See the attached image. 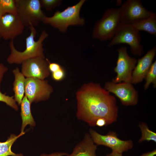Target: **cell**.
<instances>
[{
  "label": "cell",
  "instance_id": "19",
  "mask_svg": "<svg viewBox=\"0 0 156 156\" xmlns=\"http://www.w3.org/2000/svg\"><path fill=\"white\" fill-rule=\"evenodd\" d=\"M25 133L24 132H21L18 135L11 134L5 142H0V156H23L21 154H17L14 153L12 151L11 148L16 140Z\"/></svg>",
  "mask_w": 156,
  "mask_h": 156
},
{
  "label": "cell",
  "instance_id": "22",
  "mask_svg": "<svg viewBox=\"0 0 156 156\" xmlns=\"http://www.w3.org/2000/svg\"><path fill=\"white\" fill-rule=\"evenodd\" d=\"M145 83L144 85L145 90L148 88L151 83L153 84L154 88L156 87V62L153 63L149 70L148 72L145 79Z\"/></svg>",
  "mask_w": 156,
  "mask_h": 156
},
{
  "label": "cell",
  "instance_id": "4",
  "mask_svg": "<svg viewBox=\"0 0 156 156\" xmlns=\"http://www.w3.org/2000/svg\"><path fill=\"white\" fill-rule=\"evenodd\" d=\"M121 23L120 8L108 9L101 18L96 23L92 37L102 41L112 39Z\"/></svg>",
  "mask_w": 156,
  "mask_h": 156
},
{
  "label": "cell",
  "instance_id": "5",
  "mask_svg": "<svg viewBox=\"0 0 156 156\" xmlns=\"http://www.w3.org/2000/svg\"><path fill=\"white\" fill-rule=\"evenodd\" d=\"M140 40L139 31L131 25L122 23L108 46L127 44L130 47L131 52L133 55L140 56L144 52L143 47L141 44Z\"/></svg>",
  "mask_w": 156,
  "mask_h": 156
},
{
  "label": "cell",
  "instance_id": "14",
  "mask_svg": "<svg viewBox=\"0 0 156 156\" xmlns=\"http://www.w3.org/2000/svg\"><path fill=\"white\" fill-rule=\"evenodd\" d=\"M156 52L155 46L149 50L143 57L137 60V64L132 73V84L139 83L145 79L153 63Z\"/></svg>",
  "mask_w": 156,
  "mask_h": 156
},
{
  "label": "cell",
  "instance_id": "11",
  "mask_svg": "<svg viewBox=\"0 0 156 156\" xmlns=\"http://www.w3.org/2000/svg\"><path fill=\"white\" fill-rule=\"evenodd\" d=\"M52 91V88L47 81L32 77L25 79V96L31 104L47 99Z\"/></svg>",
  "mask_w": 156,
  "mask_h": 156
},
{
  "label": "cell",
  "instance_id": "16",
  "mask_svg": "<svg viewBox=\"0 0 156 156\" xmlns=\"http://www.w3.org/2000/svg\"><path fill=\"white\" fill-rule=\"evenodd\" d=\"M12 72L15 78L13 88L14 94V99L18 104L20 105L24 97L25 93V79L22 73L20 72L18 68L14 69Z\"/></svg>",
  "mask_w": 156,
  "mask_h": 156
},
{
  "label": "cell",
  "instance_id": "13",
  "mask_svg": "<svg viewBox=\"0 0 156 156\" xmlns=\"http://www.w3.org/2000/svg\"><path fill=\"white\" fill-rule=\"evenodd\" d=\"M25 27L17 14H7L0 17V34L5 40H13L23 34Z\"/></svg>",
  "mask_w": 156,
  "mask_h": 156
},
{
  "label": "cell",
  "instance_id": "2",
  "mask_svg": "<svg viewBox=\"0 0 156 156\" xmlns=\"http://www.w3.org/2000/svg\"><path fill=\"white\" fill-rule=\"evenodd\" d=\"M30 30L29 35L25 39L26 48L22 52L17 50L15 47L13 40H11L9 43L10 53L7 60L10 64H21L24 61L35 57H45L44 54L43 42L48 37V34L43 31L38 39L35 41L37 31L34 27H29Z\"/></svg>",
  "mask_w": 156,
  "mask_h": 156
},
{
  "label": "cell",
  "instance_id": "15",
  "mask_svg": "<svg viewBox=\"0 0 156 156\" xmlns=\"http://www.w3.org/2000/svg\"><path fill=\"white\" fill-rule=\"evenodd\" d=\"M97 145L93 141L89 134L86 133L82 140L75 146L72 153L68 156H96Z\"/></svg>",
  "mask_w": 156,
  "mask_h": 156
},
{
  "label": "cell",
  "instance_id": "7",
  "mask_svg": "<svg viewBox=\"0 0 156 156\" xmlns=\"http://www.w3.org/2000/svg\"><path fill=\"white\" fill-rule=\"evenodd\" d=\"M117 51L118 58L114 68L116 76L112 81L116 83L122 82L131 83L132 72L137 60L129 55L126 47H120Z\"/></svg>",
  "mask_w": 156,
  "mask_h": 156
},
{
  "label": "cell",
  "instance_id": "6",
  "mask_svg": "<svg viewBox=\"0 0 156 156\" xmlns=\"http://www.w3.org/2000/svg\"><path fill=\"white\" fill-rule=\"evenodd\" d=\"M17 14L25 27L37 25L46 16L40 0H15Z\"/></svg>",
  "mask_w": 156,
  "mask_h": 156
},
{
  "label": "cell",
  "instance_id": "9",
  "mask_svg": "<svg viewBox=\"0 0 156 156\" xmlns=\"http://www.w3.org/2000/svg\"><path fill=\"white\" fill-rule=\"evenodd\" d=\"M89 134L94 143L97 146L102 145L111 148L112 151L120 153L127 151L133 146L131 140H123L120 139L115 132L109 131L105 135H101L92 129Z\"/></svg>",
  "mask_w": 156,
  "mask_h": 156
},
{
  "label": "cell",
  "instance_id": "21",
  "mask_svg": "<svg viewBox=\"0 0 156 156\" xmlns=\"http://www.w3.org/2000/svg\"><path fill=\"white\" fill-rule=\"evenodd\" d=\"M139 127L142 133L141 136L138 140L139 143L145 141L148 142L152 141L156 142V133L150 130L145 123H140Z\"/></svg>",
  "mask_w": 156,
  "mask_h": 156
},
{
  "label": "cell",
  "instance_id": "23",
  "mask_svg": "<svg viewBox=\"0 0 156 156\" xmlns=\"http://www.w3.org/2000/svg\"><path fill=\"white\" fill-rule=\"evenodd\" d=\"M40 2L42 8L47 11H51L59 6L62 2L60 0H40Z\"/></svg>",
  "mask_w": 156,
  "mask_h": 156
},
{
  "label": "cell",
  "instance_id": "3",
  "mask_svg": "<svg viewBox=\"0 0 156 156\" xmlns=\"http://www.w3.org/2000/svg\"><path fill=\"white\" fill-rule=\"evenodd\" d=\"M85 0H81L73 5L68 6L62 11L58 10L51 16H45L42 22L49 24L63 33L67 31L70 25H82L85 20L80 16V12Z\"/></svg>",
  "mask_w": 156,
  "mask_h": 156
},
{
  "label": "cell",
  "instance_id": "12",
  "mask_svg": "<svg viewBox=\"0 0 156 156\" xmlns=\"http://www.w3.org/2000/svg\"><path fill=\"white\" fill-rule=\"evenodd\" d=\"M48 60L41 57L26 60L22 63L21 73L26 78L43 80L49 75Z\"/></svg>",
  "mask_w": 156,
  "mask_h": 156
},
{
  "label": "cell",
  "instance_id": "29",
  "mask_svg": "<svg viewBox=\"0 0 156 156\" xmlns=\"http://www.w3.org/2000/svg\"><path fill=\"white\" fill-rule=\"evenodd\" d=\"M68 155V154L65 153L55 152L50 154H43L41 155L40 156H63Z\"/></svg>",
  "mask_w": 156,
  "mask_h": 156
},
{
  "label": "cell",
  "instance_id": "8",
  "mask_svg": "<svg viewBox=\"0 0 156 156\" xmlns=\"http://www.w3.org/2000/svg\"><path fill=\"white\" fill-rule=\"evenodd\" d=\"M122 23L132 25L149 17L153 12L139 0H128L119 8Z\"/></svg>",
  "mask_w": 156,
  "mask_h": 156
},
{
  "label": "cell",
  "instance_id": "10",
  "mask_svg": "<svg viewBox=\"0 0 156 156\" xmlns=\"http://www.w3.org/2000/svg\"><path fill=\"white\" fill-rule=\"evenodd\" d=\"M104 89L114 94L124 105L133 106L136 105L138 101V92L131 83L122 82H106Z\"/></svg>",
  "mask_w": 156,
  "mask_h": 156
},
{
  "label": "cell",
  "instance_id": "31",
  "mask_svg": "<svg viewBox=\"0 0 156 156\" xmlns=\"http://www.w3.org/2000/svg\"><path fill=\"white\" fill-rule=\"evenodd\" d=\"M106 156H122V153L112 151V153L107 154Z\"/></svg>",
  "mask_w": 156,
  "mask_h": 156
},
{
  "label": "cell",
  "instance_id": "32",
  "mask_svg": "<svg viewBox=\"0 0 156 156\" xmlns=\"http://www.w3.org/2000/svg\"><path fill=\"white\" fill-rule=\"evenodd\" d=\"M1 35H0V39H1Z\"/></svg>",
  "mask_w": 156,
  "mask_h": 156
},
{
  "label": "cell",
  "instance_id": "25",
  "mask_svg": "<svg viewBox=\"0 0 156 156\" xmlns=\"http://www.w3.org/2000/svg\"><path fill=\"white\" fill-rule=\"evenodd\" d=\"M65 71L62 67L58 70L51 73L52 78L56 81L62 80L65 77Z\"/></svg>",
  "mask_w": 156,
  "mask_h": 156
},
{
  "label": "cell",
  "instance_id": "17",
  "mask_svg": "<svg viewBox=\"0 0 156 156\" xmlns=\"http://www.w3.org/2000/svg\"><path fill=\"white\" fill-rule=\"evenodd\" d=\"M31 103L25 96L21 103V115L22 120L21 132H24L26 126L29 125L31 127L35 125V123L32 116L30 108Z\"/></svg>",
  "mask_w": 156,
  "mask_h": 156
},
{
  "label": "cell",
  "instance_id": "30",
  "mask_svg": "<svg viewBox=\"0 0 156 156\" xmlns=\"http://www.w3.org/2000/svg\"><path fill=\"white\" fill-rule=\"evenodd\" d=\"M156 154V150H154L152 151L145 153L139 156H155Z\"/></svg>",
  "mask_w": 156,
  "mask_h": 156
},
{
  "label": "cell",
  "instance_id": "26",
  "mask_svg": "<svg viewBox=\"0 0 156 156\" xmlns=\"http://www.w3.org/2000/svg\"><path fill=\"white\" fill-rule=\"evenodd\" d=\"M62 67L59 64L55 62H51L48 60V68L49 72L51 73L58 70Z\"/></svg>",
  "mask_w": 156,
  "mask_h": 156
},
{
  "label": "cell",
  "instance_id": "28",
  "mask_svg": "<svg viewBox=\"0 0 156 156\" xmlns=\"http://www.w3.org/2000/svg\"><path fill=\"white\" fill-rule=\"evenodd\" d=\"M96 125L99 127H103L107 125L106 121L103 118H99L98 119L96 122Z\"/></svg>",
  "mask_w": 156,
  "mask_h": 156
},
{
  "label": "cell",
  "instance_id": "18",
  "mask_svg": "<svg viewBox=\"0 0 156 156\" xmlns=\"http://www.w3.org/2000/svg\"><path fill=\"white\" fill-rule=\"evenodd\" d=\"M138 31H143L156 36V14L152 12L148 18L132 25Z\"/></svg>",
  "mask_w": 156,
  "mask_h": 156
},
{
  "label": "cell",
  "instance_id": "24",
  "mask_svg": "<svg viewBox=\"0 0 156 156\" xmlns=\"http://www.w3.org/2000/svg\"><path fill=\"white\" fill-rule=\"evenodd\" d=\"M14 98V96L7 95L5 93H3L0 91V101L5 103L7 105L17 111L18 107Z\"/></svg>",
  "mask_w": 156,
  "mask_h": 156
},
{
  "label": "cell",
  "instance_id": "20",
  "mask_svg": "<svg viewBox=\"0 0 156 156\" xmlns=\"http://www.w3.org/2000/svg\"><path fill=\"white\" fill-rule=\"evenodd\" d=\"M7 14H17L15 0H0V17Z\"/></svg>",
  "mask_w": 156,
  "mask_h": 156
},
{
  "label": "cell",
  "instance_id": "1",
  "mask_svg": "<svg viewBox=\"0 0 156 156\" xmlns=\"http://www.w3.org/2000/svg\"><path fill=\"white\" fill-rule=\"evenodd\" d=\"M77 118L91 126L96 120L103 118L107 125L117 120L118 107L115 97L99 84L90 83L84 85L77 92Z\"/></svg>",
  "mask_w": 156,
  "mask_h": 156
},
{
  "label": "cell",
  "instance_id": "27",
  "mask_svg": "<svg viewBox=\"0 0 156 156\" xmlns=\"http://www.w3.org/2000/svg\"><path fill=\"white\" fill-rule=\"evenodd\" d=\"M8 70V68L3 64L0 63V85L1 81L5 73Z\"/></svg>",
  "mask_w": 156,
  "mask_h": 156
}]
</instances>
